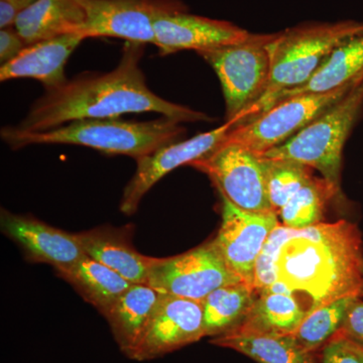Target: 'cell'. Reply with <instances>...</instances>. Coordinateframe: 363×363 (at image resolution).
<instances>
[{
	"label": "cell",
	"mask_w": 363,
	"mask_h": 363,
	"mask_svg": "<svg viewBox=\"0 0 363 363\" xmlns=\"http://www.w3.org/2000/svg\"><path fill=\"white\" fill-rule=\"evenodd\" d=\"M145 45L126 42L118 65L107 73H82L45 94L16 128L45 131L81 119L154 112L179 123H212L204 112L173 104L150 89L140 68Z\"/></svg>",
	"instance_id": "1"
},
{
	"label": "cell",
	"mask_w": 363,
	"mask_h": 363,
	"mask_svg": "<svg viewBox=\"0 0 363 363\" xmlns=\"http://www.w3.org/2000/svg\"><path fill=\"white\" fill-rule=\"evenodd\" d=\"M276 278L267 290L292 294L308 314L338 298L363 297L359 228L350 221L339 220L293 229L277 257Z\"/></svg>",
	"instance_id": "2"
},
{
	"label": "cell",
	"mask_w": 363,
	"mask_h": 363,
	"mask_svg": "<svg viewBox=\"0 0 363 363\" xmlns=\"http://www.w3.org/2000/svg\"><path fill=\"white\" fill-rule=\"evenodd\" d=\"M186 133L181 123L161 116L150 121L114 118L81 119L45 131H23L6 126L2 140L11 149L33 145H82L106 155H123L135 161L155 150L178 142Z\"/></svg>",
	"instance_id": "3"
},
{
	"label": "cell",
	"mask_w": 363,
	"mask_h": 363,
	"mask_svg": "<svg viewBox=\"0 0 363 363\" xmlns=\"http://www.w3.org/2000/svg\"><path fill=\"white\" fill-rule=\"evenodd\" d=\"M363 33V23H301L276 33L269 43L271 76L264 94L245 114L240 125L271 108L283 93L306 84L339 45Z\"/></svg>",
	"instance_id": "4"
},
{
	"label": "cell",
	"mask_w": 363,
	"mask_h": 363,
	"mask_svg": "<svg viewBox=\"0 0 363 363\" xmlns=\"http://www.w3.org/2000/svg\"><path fill=\"white\" fill-rule=\"evenodd\" d=\"M362 106L363 79L304 130L260 157L292 160L317 169L340 195L344 145Z\"/></svg>",
	"instance_id": "5"
},
{
	"label": "cell",
	"mask_w": 363,
	"mask_h": 363,
	"mask_svg": "<svg viewBox=\"0 0 363 363\" xmlns=\"http://www.w3.org/2000/svg\"><path fill=\"white\" fill-rule=\"evenodd\" d=\"M274 35L252 33L243 42L198 52L220 81L226 121H234L236 125L266 92L271 76L269 43Z\"/></svg>",
	"instance_id": "6"
},
{
	"label": "cell",
	"mask_w": 363,
	"mask_h": 363,
	"mask_svg": "<svg viewBox=\"0 0 363 363\" xmlns=\"http://www.w3.org/2000/svg\"><path fill=\"white\" fill-rule=\"evenodd\" d=\"M360 80L326 92L303 93L284 98L252 121L234 126L226 140L240 143L262 156L304 130L332 105L337 104Z\"/></svg>",
	"instance_id": "7"
},
{
	"label": "cell",
	"mask_w": 363,
	"mask_h": 363,
	"mask_svg": "<svg viewBox=\"0 0 363 363\" xmlns=\"http://www.w3.org/2000/svg\"><path fill=\"white\" fill-rule=\"evenodd\" d=\"M240 281L212 240L183 255L157 259L147 285L164 295L203 301L217 289Z\"/></svg>",
	"instance_id": "8"
},
{
	"label": "cell",
	"mask_w": 363,
	"mask_h": 363,
	"mask_svg": "<svg viewBox=\"0 0 363 363\" xmlns=\"http://www.w3.org/2000/svg\"><path fill=\"white\" fill-rule=\"evenodd\" d=\"M190 166L207 174L219 194L250 212L274 211L262 157L240 143L224 140L211 155Z\"/></svg>",
	"instance_id": "9"
},
{
	"label": "cell",
	"mask_w": 363,
	"mask_h": 363,
	"mask_svg": "<svg viewBox=\"0 0 363 363\" xmlns=\"http://www.w3.org/2000/svg\"><path fill=\"white\" fill-rule=\"evenodd\" d=\"M85 11L80 35L118 38L126 42L154 44L155 21L164 14L187 11L180 0H78Z\"/></svg>",
	"instance_id": "10"
},
{
	"label": "cell",
	"mask_w": 363,
	"mask_h": 363,
	"mask_svg": "<svg viewBox=\"0 0 363 363\" xmlns=\"http://www.w3.org/2000/svg\"><path fill=\"white\" fill-rule=\"evenodd\" d=\"M222 221L213 242L227 267L247 285L255 286V264L272 231L279 225L277 212H250L223 195Z\"/></svg>",
	"instance_id": "11"
},
{
	"label": "cell",
	"mask_w": 363,
	"mask_h": 363,
	"mask_svg": "<svg viewBox=\"0 0 363 363\" xmlns=\"http://www.w3.org/2000/svg\"><path fill=\"white\" fill-rule=\"evenodd\" d=\"M234 125L235 121H226L213 130L182 142L169 143L138 160L135 175L123 191L121 211L126 215L135 213L143 198L157 182L179 167L191 164L211 155L224 143Z\"/></svg>",
	"instance_id": "12"
},
{
	"label": "cell",
	"mask_w": 363,
	"mask_h": 363,
	"mask_svg": "<svg viewBox=\"0 0 363 363\" xmlns=\"http://www.w3.org/2000/svg\"><path fill=\"white\" fill-rule=\"evenodd\" d=\"M203 337L202 301L162 294L152 319L130 358L135 362L156 359Z\"/></svg>",
	"instance_id": "13"
},
{
	"label": "cell",
	"mask_w": 363,
	"mask_h": 363,
	"mask_svg": "<svg viewBox=\"0 0 363 363\" xmlns=\"http://www.w3.org/2000/svg\"><path fill=\"white\" fill-rule=\"evenodd\" d=\"M155 45L161 56L193 50L197 52L236 44L252 33L225 21L195 16L187 11L164 14L155 21Z\"/></svg>",
	"instance_id": "14"
},
{
	"label": "cell",
	"mask_w": 363,
	"mask_h": 363,
	"mask_svg": "<svg viewBox=\"0 0 363 363\" xmlns=\"http://www.w3.org/2000/svg\"><path fill=\"white\" fill-rule=\"evenodd\" d=\"M0 225L4 234L18 243L26 257L51 264L58 274L68 271L85 257L76 233H69L38 220L1 210Z\"/></svg>",
	"instance_id": "15"
},
{
	"label": "cell",
	"mask_w": 363,
	"mask_h": 363,
	"mask_svg": "<svg viewBox=\"0 0 363 363\" xmlns=\"http://www.w3.org/2000/svg\"><path fill=\"white\" fill-rule=\"evenodd\" d=\"M84 40L80 33H68L28 45L18 57L1 65L0 81L32 78L40 81L45 90L59 87L68 80L67 61Z\"/></svg>",
	"instance_id": "16"
},
{
	"label": "cell",
	"mask_w": 363,
	"mask_h": 363,
	"mask_svg": "<svg viewBox=\"0 0 363 363\" xmlns=\"http://www.w3.org/2000/svg\"><path fill=\"white\" fill-rule=\"evenodd\" d=\"M85 255L111 267L131 284H145L157 257H145L133 247L125 228L97 227L76 233Z\"/></svg>",
	"instance_id": "17"
},
{
	"label": "cell",
	"mask_w": 363,
	"mask_h": 363,
	"mask_svg": "<svg viewBox=\"0 0 363 363\" xmlns=\"http://www.w3.org/2000/svg\"><path fill=\"white\" fill-rule=\"evenodd\" d=\"M161 293L145 284H133L102 313L119 350L130 358L156 310Z\"/></svg>",
	"instance_id": "18"
},
{
	"label": "cell",
	"mask_w": 363,
	"mask_h": 363,
	"mask_svg": "<svg viewBox=\"0 0 363 363\" xmlns=\"http://www.w3.org/2000/svg\"><path fill=\"white\" fill-rule=\"evenodd\" d=\"M85 11L78 0H35L16 18L14 28L26 45L68 33H79Z\"/></svg>",
	"instance_id": "19"
},
{
	"label": "cell",
	"mask_w": 363,
	"mask_h": 363,
	"mask_svg": "<svg viewBox=\"0 0 363 363\" xmlns=\"http://www.w3.org/2000/svg\"><path fill=\"white\" fill-rule=\"evenodd\" d=\"M210 343L238 351L257 363H320L319 353L307 350L294 334L231 331Z\"/></svg>",
	"instance_id": "20"
},
{
	"label": "cell",
	"mask_w": 363,
	"mask_h": 363,
	"mask_svg": "<svg viewBox=\"0 0 363 363\" xmlns=\"http://www.w3.org/2000/svg\"><path fill=\"white\" fill-rule=\"evenodd\" d=\"M307 315L305 306L292 294L262 291L242 323L233 331L294 334Z\"/></svg>",
	"instance_id": "21"
},
{
	"label": "cell",
	"mask_w": 363,
	"mask_h": 363,
	"mask_svg": "<svg viewBox=\"0 0 363 363\" xmlns=\"http://www.w3.org/2000/svg\"><path fill=\"white\" fill-rule=\"evenodd\" d=\"M257 297L255 288L243 281L210 293L202 301L205 337H218L238 328Z\"/></svg>",
	"instance_id": "22"
},
{
	"label": "cell",
	"mask_w": 363,
	"mask_h": 363,
	"mask_svg": "<svg viewBox=\"0 0 363 363\" xmlns=\"http://www.w3.org/2000/svg\"><path fill=\"white\" fill-rule=\"evenodd\" d=\"M58 274L101 314L133 285L118 272L88 255Z\"/></svg>",
	"instance_id": "23"
},
{
	"label": "cell",
	"mask_w": 363,
	"mask_h": 363,
	"mask_svg": "<svg viewBox=\"0 0 363 363\" xmlns=\"http://www.w3.org/2000/svg\"><path fill=\"white\" fill-rule=\"evenodd\" d=\"M362 78L363 33L339 45L306 84L283 93L277 102L284 98L303 93L326 92L337 89L344 85L357 82Z\"/></svg>",
	"instance_id": "24"
},
{
	"label": "cell",
	"mask_w": 363,
	"mask_h": 363,
	"mask_svg": "<svg viewBox=\"0 0 363 363\" xmlns=\"http://www.w3.org/2000/svg\"><path fill=\"white\" fill-rule=\"evenodd\" d=\"M330 184L312 177L279 211L283 225L302 230L322 222L327 204L337 197Z\"/></svg>",
	"instance_id": "25"
},
{
	"label": "cell",
	"mask_w": 363,
	"mask_h": 363,
	"mask_svg": "<svg viewBox=\"0 0 363 363\" xmlns=\"http://www.w3.org/2000/svg\"><path fill=\"white\" fill-rule=\"evenodd\" d=\"M359 298H341L317 308L305 317L294 335L307 350L320 354L325 344L340 330L351 305Z\"/></svg>",
	"instance_id": "26"
},
{
	"label": "cell",
	"mask_w": 363,
	"mask_h": 363,
	"mask_svg": "<svg viewBox=\"0 0 363 363\" xmlns=\"http://www.w3.org/2000/svg\"><path fill=\"white\" fill-rule=\"evenodd\" d=\"M272 210L279 213L313 176V169L292 160L262 157Z\"/></svg>",
	"instance_id": "27"
},
{
	"label": "cell",
	"mask_w": 363,
	"mask_h": 363,
	"mask_svg": "<svg viewBox=\"0 0 363 363\" xmlns=\"http://www.w3.org/2000/svg\"><path fill=\"white\" fill-rule=\"evenodd\" d=\"M293 233L283 224H279L267 238L255 264V286L257 293L267 290L276 283V262L281 245Z\"/></svg>",
	"instance_id": "28"
},
{
	"label": "cell",
	"mask_w": 363,
	"mask_h": 363,
	"mask_svg": "<svg viewBox=\"0 0 363 363\" xmlns=\"http://www.w3.org/2000/svg\"><path fill=\"white\" fill-rule=\"evenodd\" d=\"M320 363H363V347L339 330L322 348Z\"/></svg>",
	"instance_id": "29"
},
{
	"label": "cell",
	"mask_w": 363,
	"mask_h": 363,
	"mask_svg": "<svg viewBox=\"0 0 363 363\" xmlns=\"http://www.w3.org/2000/svg\"><path fill=\"white\" fill-rule=\"evenodd\" d=\"M26 47L25 40L14 26L0 30V63H9Z\"/></svg>",
	"instance_id": "30"
},
{
	"label": "cell",
	"mask_w": 363,
	"mask_h": 363,
	"mask_svg": "<svg viewBox=\"0 0 363 363\" xmlns=\"http://www.w3.org/2000/svg\"><path fill=\"white\" fill-rule=\"evenodd\" d=\"M340 331L363 347V297L351 305Z\"/></svg>",
	"instance_id": "31"
},
{
	"label": "cell",
	"mask_w": 363,
	"mask_h": 363,
	"mask_svg": "<svg viewBox=\"0 0 363 363\" xmlns=\"http://www.w3.org/2000/svg\"><path fill=\"white\" fill-rule=\"evenodd\" d=\"M26 7L16 0H0V28L14 26L16 18Z\"/></svg>",
	"instance_id": "32"
},
{
	"label": "cell",
	"mask_w": 363,
	"mask_h": 363,
	"mask_svg": "<svg viewBox=\"0 0 363 363\" xmlns=\"http://www.w3.org/2000/svg\"><path fill=\"white\" fill-rule=\"evenodd\" d=\"M16 1L20 2L21 4H23V6L28 7V6H30V4H33V2H35V0H16Z\"/></svg>",
	"instance_id": "33"
}]
</instances>
